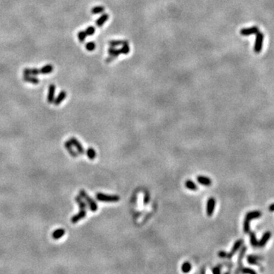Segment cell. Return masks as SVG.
<instances>
[{"mask_svg":"<svg viewBox=\"0 0 274 274\" xmlns=\"http://www.w3.org/2000/svg\"><path fill=\"white\" fill-rule=\"evenodd\" d=\"M261 216V213L260 211H251L248 212L246 216H245V221H244V225H243V228H244V232L245 233H248L251 231L250 228V222L254 219H257Z\"/></svg>","mask_w":274,"mask_h":274,"instance_id":"cell-1","label":"cell"},{"mask_svg":"<svg viewBox=\"0 0 274 274\" xmlns=\"http://www.w3.org/2000/svg\"><path fill=\"white\" fill-rule=\"evenodd\" d=\"M96 199L100 202L116 203V202H118L120 198L118 195H107L102 193H98L96 194Z\"/></svg>","mask_w":274,"mask_h":274,"instance_id":"cell-2","label":"cell"},{"mask_svg":"<svg viewBox=\"0 0 274 274\" xmlns=\"http://www.w3.org/2000/svg\"><path fill=\"white\" fill-rule=\"evenodd\" d=\"M79 196L85 200V201L88 204V206H89V209H90L91 211L96 212L97 210H98V207L97 203H95V201H94V200L88 196V194L87 193V192H86L85 191L81 190V191H79Z\"/></svg>","mask_w":274,"mask_h":274,"instance_id":"cell-3","label":"cell"},{"mask_svg":"<svg viewBox=\"0 0 274 274\" xmlns=\"http://www.w3.org/2000/svg\"><path fill=\"white\" fill-rule=\"evenodd\" d=\"M264 34L261 32H258L256 33V39L255 43H254V50L256 53H259L261 52L263 45H264Z\"/></svg>","mask_w":274,"mask_h":274,"instance_id":"cell-4","label":"cell"},{"mask_svg":"<svg viewBox=\"0 0 274 274\" xmlns=\"http://www.w3.org/2000/svg\"><path fill=\"white\" fill-rule=\"evenodd\" d=\"M216 207V199L213 197H210L206 203V214L208 216H212L213 215Z\"/></svg>","mask_w":274,"mask_h":274,"instance_id":"cell-5","label":"cell"},{"mask_svg":"<svg viewBox=\"0 0 274 274\" xmlns=\"http://www.w3.org/2000/svg\"><path fill=\"white\" fill-rule=\"evenodd\" d=\"M259 28L258 27H247V28H242V29L240 31V33H241V35L243 36H249L251 35V34H256V33H258L259 32Z\"/></svg>","mask_w":274,"mask_h":274,"instance_id":"cell-6","label":"cell"},{"mask_svg":"<svg viewBox=\"0 0 274 274\" xmlns=\"http://www.w3.org/2000/svg\"><path fill=\"white\" fill-rule=\"evenodd\" d=\"M242 244H243V241L241 240V239H240V240H238V241H237L234 244V245H233V247L232 248V250H231L230 252H229L228 254H227V256H226V258H228V259H231V258H232L233 256H234V254L236 253L237 251L239 250V248L241 247V245H242Z\"/></svg>","mask_w":274,"mask_h":274,"instance_id":"cell-7","label":"cell"},{"mask_svg":"<svg viewBox=\"0 0 274 274\" xmlns=\"http://www.w3.org/2000/svg\"><path fill=\"white\" fill-rule=\"evenodd\" d=\"M69 142H71V144L75 146L77 149L78 152L79 153L80 155H83L84 153H85V150H84L83 147H82V145L81 144V142L79 141L77 139H75V137H72L69 139Z\"/></svg>","mask_w":274,"mask_h":274,"instance_id":"cell-8","label":"cell"},{"mask_svg":"<svg viewBox=\"0 0 274 274\" xmlns=\"http://www.w3.org/2000/svg\"><path fill=\"white\" fill-rule=\"evenodd\" d=\"M247 251V247H243L241 248V251H240V254H239L238 258V268L237 269V270L235 271V273H239L240 271H241V269L243 267L242 266V260L244 258V256L245 254V252Z\"/></svg>","mask_w":274,"mask_h":274,"instance_id":"cell-9","label":"cell"},{"mask_svg":"<svg viewBox=\"0 0 274 274\" xmlns=\"http://www.w3.org/2000/svg\"><path fill=\"white\" fill-rule=\"evenodd\" d=\"M87 215V212L86 209H81V211L79 212L76 215L71 218V222L72 223H76V222H79L80 220H82L83 218H85Z\"/></svg>","mask_w":274,"mask_h":274,"instance_id":"cell-10","label":"cell"},{"mask_svg":"<svg viewBox=\"0 0 274 274\" xmlns=\"http://www.w3.org/2000/svg\"><path fill=\"white\" fill-rule=\"evenodd\" d=\"M55 91H56V86L53 84H51L49 86L48 94H47V101L48 103H53L54 100Z\"/></svg>","mask_w":274,"mask_h":274,"instance_id":"cell-11","label":"cell"},{"mask_svg":"<svg viewBox=\"0 0 274 274\" xmlns=\"http://www.w3.org/2000/svg\"><path fill=\"white\" fill-rule=\"evenodd\" d=\"M270 237H271V233L270 232H266L263 234L261 239L258 241V247H264L266 245V242L270 240Z\"/></svg>","mask_w":274,"mask_h":274,"instance_id":"cell-12","label":"cell"},{"mask_svg":"<svg viewBox=\"0 0 274 274\" xmlns=\"http://www.w3.org/2000/svg\"><path fill=\"white\" fill-rule=\"evenodd\" d=\"M197 180L199 184H200L201 185H203V186H210L212 184L211 179L208 178V177H205V176H198Z\"/></svg>","mask_w":274,"mask_h":274,"instance_id":"cell-13","label":"cell"},{"mask_svg":"<svg viewBox=\"0 0 274 274\" xmlns=\"http://www.w3.org/2000/svg\"><path fill=\"white\" fill-rule=\"evenodd\" d=\"M66 97V92L65 91H61V92H59V94H58L57 98H56V99H54V100H53L54 105H57V106L60 105L61 103L65 100Z\"/></svg>","mask_w":274,"mask_h":274,"instance_id":"cell-14","label":"cell"},{"mask_svg":"<svg viewBox=\"0 0 274 274\" xmlns=\"http://www.w3.org/2000/svg\"><path fill=\"white\" fill-rule=\"evenodd\" d=\"M64 146H65V148L66 149V150L69 152V153L70 154L71 156L75 157V158L77 157L78 152H75V151L73 149V146H72V145L71 144V142H69V141H66V142H65Z\"/></svg>","mask_w":274,"mask_h":274,"instance_id":"cell-15","label":"cell"},{"mask_svg":"<svg viewBox=\"0 0 274 274\" xmlns=\"http://www.w3.org/2000/svg\"><path fill=\"white\" fill-rule=\"evenodd\" d=\"M261 260V258L259 256H254V255H248L247 258V263L252 265H259L258 260Z\"/></svg>","mask_w":274,"mask_h":274,"instance_id":"cell-16","label":"cell"},{"mask_svg":"<svg viewBox=\"0 0 274 274\" xmlns=\"http://www.w3.org/2000/svg\"><path fill=\"white\" fill-rule=\"evenodd\" d=\"M23 74L26 75H38L40 74V69H28L26 68L23 70Z\"/></svg>","mask_w":274,"mask_h":274,"instance_id":"cell-17","label":"cell"},{"mask_svg":"<svg viewBox=\"0 0 274 274\" xmlns=\"http://www.w3.org/2000/svg\"><path fill=\"white\" fill-rule=\"evenodd\" d=\"M64 234H65V230L63 229V228H59V229H57V230L53 232L52 238L55 239V240H57V239H59L60 238H62Z\"/></svg>","mask_w":274,"mask_h":274,"instance_id":"cell-18","label":"cell"},{"mask_svg":"<svg viewBox=\"0 0 274 274\" xmlns=\"http://www.w3.org/2000/svg\"><path fill=\"white\" fill-rule=\"evenodd\" d=\"M53 70V67L52 65H50V64H47V65H45L44 66L42 67L41 69H40V74H44V75H46V74H50L51 73Z\"/></svg>","mask_w":274,"mask_h":274,"instance_id":"cell-19","label":"cell"},{"mask_svg":"<svg viewBox=\"0 0 274 274\" xmlns=\"http://www.w3.org/2000/svg\"><path fill=\"white\" fill-rule=\"evenodd\" d=\"M108 18H109L108 15H107V14H104V15H101V16H100V18L97 20L96 25L98 26V27H101V26H103L104 24H105V22L108 20Z\"/></svg>","mask_w":274,"mask_h":274,"instance_id":"cell-20","label":"cell"},{"mask_svg":"<svg viewBox=\"0 0 274 274\" xmlns=\"http://www.w3.org/2000/svg\"><path fill=\"white\" fill-rule=\"evenodd\" d=\"M23 80L25 81V82H29V83H32V84L39 83V79H38V78L33 77V76H31V75H24Z\"/></svg>","mask_w":274,"mask_h":274,"instance_id":"cell-21","label":"cell"},{"mask_svg":"<svg viewBox=\"0 0 274 274\" xmlns=\"http://www.w3.org/2000/svg\"><path fill=\"white\" fill-rule=\"evenodd\" d=\"M185 187H186L187 188L189 189V190H191V191H197V189H198V187L196 184H195L193 180H187L185 182Z\"/></svg>","mask_w":274,"mask_h":274,"instance_id":"cell-22","label":"cell"},{"mask_svg":"<svg viewBox=\"0 0 274 274\" xmlns=\"http://www.w3.org/2000/svg\"><path fill=\"white\" fill-rule=\"evenodd\" d=\"M250 234V240H251V244L252 245V246L254 247H258V241L256 238V234L254 232H251L250 231L249 232Z\"/></svg>","mask_w":274,"mask_h":274,"instance_id":"cell-23","label":"cell"},{"mask_svg":"<svg viewBox=\"0 0 274 274\" xmlns=\"http://www.w3.org/2000/svg\"><path fill=\"white\" fill-rule=\"evenodd\" d=\"M108 53H109V56H111V57H117L120 54V50H117L116 49L115 47H113V46H111V48L108 49Z\"/></svg>","mask_w":274,"mask_h":274,"instance_id":"cell-24","label":"cell"},{"mask_svg":"<svg viewBox=\"0 0 274 274\" xmlns=\"http://www.w3.org/2000/svg\"><path fill=\"white\" fill-rule=\"evenodd\" d=\"M86 154L90 160H94L96 157V152L93 148H88L86 151Z\"/></svg>","mask_w":274,"mask_h":274,"instance_id":"cell-25","label":"cell"},{"mask_svg":"<svg viewBox=\"0 0 274 274\" xmlns=\"http://www.w3.org/2000/svg\"><path fill=\"white\" fill-rule=\"evenodd\" d=\"M126 44H129L126 40H111L109 42V44L113 47H116V46H120V45H124Z\"/></svg>","mask_w":274,"mask_h":274,"instance_id":"cell-26","label":"cell"},{"mask_svg":"<svg viewBox=\"0 0 274 274\" xmlns=\"http://www.w3.org/2000/svg\"><path fill=\"white\" fill-rule=\"evenodd\" d=\"M75 202H76V203L79 204V206L80 209H86V208H87L86 203H85L83 200H82V198H81V197H80L79 195V196H77V197H75Z\"/></svg>","mask_w":274,"mask_h":274,"instance_id":"cell-27","label":"cell"},{"mask_svg":"<svg viewBox=\"0 0 274 274\" xmlns=\"http://www.w3.org/2000/svg\"><path fill=\"white\" fill-rule=\"evenodd\" d=\"M191 264L189 263V262H185L184 264H182V266H181V270H182L184 273H188L190 272L191 270Z\"/></svg>","mask_w":274,"mask_h":274,"instance_id":"cell-28","label":"cell"},{"mask_svg":"<svg viewBox=\"0 0 274 274\" xmlns=\"http://www.w3.org/2000/svg\"><path fill=\"white\" fill-rule=\"evenodd\" d=\"M103 12H105V8L103 6H95L92 9V13L94 15H98L100 13H102Z\"/></svg>","mask_w":274,"mask_h":274,"instance_id":"cell-29","label":"cell"},{"mask_svg":"<svg viewBox=\"0 0 274 274\" xmlns=\"http://www.w3.org/2000/svg\"><path fill=\"white\" fill-rule=\"evenodd\" d=\"M85 47L86 50H88V51H93V50H94L95 47H96V45H95L94 41H89L88 43L86 44Z\"/></svg>","mask_w":274,"mask_h":274,"instance_id":"cell-30","label":"cell"},{"mask_svg":"<svg viewBox=\"0 0 274 274\" xmlns=\"http://www.w3.org/2000/svg\"><path fill=\"white\" fill-rule=\"evenodd\" d=\"M78 39L79 40L80 42H83L84 40L86 39V37H87V34H86L85 31H79L78 33Z\"/></svg>","mask_w":274,"mask_h":274,"instance_id":"cell-31","label":"cell"},{"mask_svg":"<svg viewBox=\"0 0 274 274\" xmlns=\"http://www.w3.org/2000/svg\"><path fill=\"white\" fill-rule=\"evenodd\" d=\"M120 53H123V54H127L130 53V46H129V44H124L122 46V48L120 50Z\"/></svg>","mask_w":274,"mask_h":274,"instance_id":"cell-32","label":"cell"},{"mask_svg":"<svg viewBox=\"0 0 274 274\" xmlns=\"http://www.w3.org/2000/svg\"><path fill=\"white\" fill-rule=\"evenodd\" d=\"M240 273H250V274H256V271L248 267H242L241 269Z\"/></svg>","mask_w":274,"mask_h":274,"instance_id":"cell-33","label":"cell"},{"mask_svg":"<svg viewBox=\"0 0 274 274\" xmlns=\"http://www.w3.org/2000/svg\"><path fill=\"white\" fill-rule=\"evenodd\" d=\"M85 31L87 36H92L95 32V28L93 26H90V27H87V29Z\"/></svg>","mask_w":274,"mask_h":274,"instance_id":"cell-34","label":"cell"},{"mask_svg":"<svg viewBox=\"0 0 274 274\" xmlns=\"http://www.w3.org/2000/svg\"><path fill=\"white\" fill-rule=\"evenodd\" d=\"M221 267H222V265H218V266L213 268L212 271L215 274H219L221 273Z\"/></svg>","mask_w":274,"mask_h":274,"instance_id":"cell-35","label":"cell"},{"mask_svg":"<svg viewBox=\"0 0 274 274\" xmlns=\"http://www.w3.org/2000/svg\"><path fill=\"white\" fill-rule=\"evenodd\" d=\"M218 255H219V257L221 258H225L226 256H227V253H226L225 251H221L218 253Z\"/></svg>","mask_w":274,"mask_h":274,"instance_id":"cell-36","label":"cell"},{"mask_svg":"<svg viewBox=\"0 0 274 274\" xmlns=\"http://www.w3.org/2000/svg\"><path fill=\"white\" fill-rule=\"evenodd\" d=\"M114 57H111V56H109V57L108 58H107L106 59V63H111V62H112V60H113V59H114Z\"/></svg>","mask_w":274,"mask_h":274,"instance_id":"cell-37","label":"cell"},{"mask_svg":"<svg viewBox=\"0 0 274 274\" xmlns=\"http://www.w3.org/2000/svg\"><path fill=\"white\" fill-rule=\"evenodd\" d=\"M269 210H270V212H273L274 211V203H273V204H271V205L270 206V207H269Z\"/></svg>","mask_w":274,"mask_h":274,"instance_id":"cell-38","label":"cell"}]
</instances>
